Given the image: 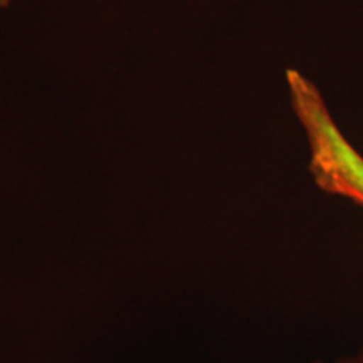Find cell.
I'll list each match as a JSON object with an SVG mask.
<instances>
[{"instance_id":"2","label":"cell","mask_w":363,"mask_h":363,"mask_svg":"<svg viewBox=\"0 0 363 363\" xmlns=\"http://www.w3.org/2000/svg\"><path fill=\"white\" fill-rule=\"evenodd\" d=\"M318 363H363V347L355 353H352V355L340 357L337 360H331V362H318Z\"/></svg>"},{"instance_id":"1","label":"cell","mask_w":363,"mask_h":363,"mask_svg":"<svg viewBox=\"0 0 363 363\" xmlns=\"http://www.w3.org/2000/svg\"><path fill=\"white\" fill-rule=\"evenodd\" d=\"M291 106L305 131L310 174L323 192L363 207V155L333 120L320 89L299 71H288Z\"/></svg>"},{"instance_id":"3","label":"cell","mask_w":363,"mask_h":363,"mask_svg":"<svg viewBox=\"0 0 363 363\" xmlns=\"http://www.w3.org/2000/svg\"><path fill=\"white\" fill-rule=\"evenodd\" d=\"M13 2V0H0V12L6 11V9L11 6V4Z\"/></svg>"}]
</instances>
